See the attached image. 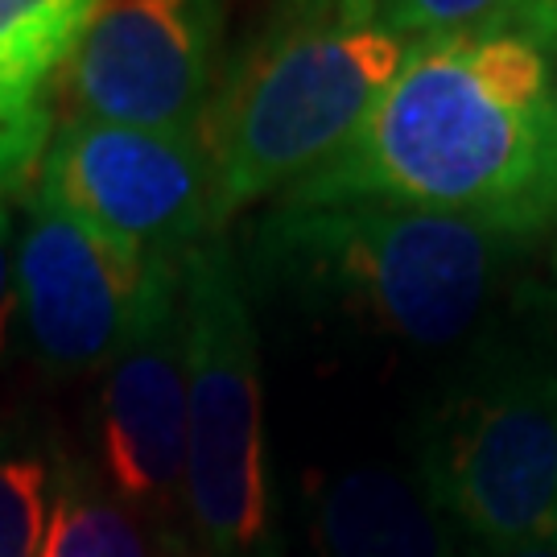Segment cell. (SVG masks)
<instances>
[{"mask_svg": "<svg viewBox=\"0 0 557 557\" xmlns=\"http://www.w3.org/2000/svg\"><path fill=\"white\" fill-rule=\"evenodd\" d=\"M54 479L41 446L0 438V557H41Z\"/></svg>", "mask_w": 557, "mask_h": 557, "instance_id": "cell-13", "label": "cell"}, {"mask_svg": "<svg viewBox=\"0 0 557 557\" xmlns=\"http://www.w3.org/2000/svg\"><path fill=\"white\" fill-rule=\"evenodd\" d=\"M220 50L223 0H103L62 71V120L202 137Z\"/></svg>", "mask_w": 557, "mask_h": 557, "instance_id": "cell-7", "label": "cell"}, {"mask_svg": "<svg viewBox=\"0 0 557 557\" xmlns=\"http://www.w3.org/2000/svg\"><path fill=\"white\" fill-rule=\"evenodd\" d=\"M186 467L182 512L199 557H277L264 462L260 343L244 273L223 236L182 257Z\"/></svg>", "mask_w": 557, "mask_h": 557, "instance_id": "cell-4", "label": "cell"}, {"mask_svg": "<svg viewBox=\"0 0 557 557\" xmlns=\"http://www.w3.org/2000/svg\"><path fill=\"white\" fill-rule=\"evenodd\" d=\"M425 492L492 549L557 537V368L512 359L442 409Z\"/></svg>", "mask_w": 557, "mask_h": 557, "instance_id": "cell-5", "label": "cell"}, {"mask_svg": "<svg viewBox=\"0 0 557 557\" xmlns=\"http://www.w3.org/2000/svg\"><path fill=\"white\" fill-rule=\"evenodd\" d=\"M41 557H153L140 520L83 462L62 458Z\"/></svg>", "mask_w": 557, "mask_h": 557, "instance_id": "cell-12", "label": "cell"}, {"mask_svg": "<svg viewBox=\"0 0 557 557\" xmlns=\"http://www.w3.org/2000/svg\"><path fill=\"white\" fill-rule=\"evenodd\" d=\"M100 455L108 492L137 520L165 524L182 508L186 310L178 257L145 260L137 310L103 376Z\"/></svg>", "mask_w": 557, "mask_h": 557, "instance_id": "cell-8", "label": "cell"}, {"mask_svg": "<svg viewBox=\"0 0 557 557\" xmlns=\"http://www.w3.org/2000/svg\"><path fill=\"white\" fill-rule=\"evenodd\" d=\"M409 41L376 0H273L202 120L223 215L335 158L397 79Z\"/></svg>", "mask_w": 557, "mask_h": 557, "instance_id": "cell-2", "label": "cell"}, {"mask_svg": "<svg viewBox=\"0 0 557 557\" xmlns=\"http://www.w3.org/2000/svg\"><path fill=\"white\" fill-rule=\"evenodd\" d=\"M103 0H0V207L25 202L54 140L59 83Z\"/></svg>", "mask_w": 557, "mask_h": 557, "instance_id": "cell-10", "label": "cell"}, {"mask_svg": "<svg viewBox=\"0 0 557 557\" xmlns=\"http://www.w3.org/2000/svg\"><path fill=\"white\" fill-rule=\"evenodd\" d=\"M285 199H380L504 236L557 227V38L479 25L409 41L356 137Z\"/></svg>", "mask_w": 557, "mask_h": 557, "instance_id": "cell-1", "label": "cell"}, {"mask_svg": "<svg viewBox=\"0 0 557 557\" xmlns=\"http://www.w3.org/2000/svg\"><path fill=\"white\" fill-rule=\"evenodd\" d=\"M38 186L137 260H182L227 223L215 161L195 133L59 120Z\"/></svg>", "mask_w": 557, "mask_h": 557, "instance_id": "cell-6", "label": "cell"}, {"mask_svg": "<svg viewBox=\"0 0 557 557\" xmlns=\"http://www.w3.org/2000/svg\"><path fill=\"white\" fill-rule=\"evenodd\" d=\"M517 236L380 199H285L257 236L269 277L413 347H450L496 298Z\"/></svg>", "mask_w": 557, "mask_h": 557, "instance_id": "cell-3", "label": "cell"}, {"mask_svg": "<svg viewBox=\"0 0 557 557\" xmlns=\"http://www.w3.org/2000/svg\"><path fill=\"white\" fill-rule=\"evenodd\" d=\"M376 9L405 38L479 25H524L557 38V0H376Z\"/></svg>", "mask_w": 557, "mask_h": 557, "instance_id": "cell-14", "label": "cell"}, {"mask_svg": "<svg viewBox=\"0 0 557 557\" xmlns=\"http://www.w3.org/2000/svg\"><path fill=\"white\" fill-rule=\"evenodd\" d=\"M13 273L29 343L50 372H91L116 356L137 310L145 260L112 248L34 186Z\"/></svg>", "mask_w": 557, "mask_h": 557, "instance_id": "cell-9", "label": "cell"}, {"mask_svg": "<svg viewBox=\"0 0 557 557\" xmlns=\"http://www.w3.org/2000/svg\"><path fill=\"white\" fill-rule=\"evenodd\" d=\"M322 557H446L438 504L388 471H347L319 492Z\"/></svg>", "mask_w": 557, "mask_h": 557, "instance_id": "cell-11", "label": "cell"}, {"mask_svg": "<svg viewBox=\"0 0 557 557\" xmlns=\"http://www.w3.org/2000/svg\"><path fill=\"white\" fill-rule=\"evenodd\" d=\"M9 207H0V356L9 347V326H13V310H17V273H13V257H9Z\"/></svg>", "mask_w": 557, "mask_h": 557, "instance_id": "cell-15", "label": "cell"}, {"mask_svg": "<svg viewBox=\"0 0 557 557\" xmlns=\"http://www.w3.org/2000/svg\"><path fill=\"white\" fill-rule=\"evenodd\" d=\"M487 557H557V537L529 541V545H508V549H492Z\"/></svg>", "mask_w": 557, "mask_h": 557, "instance_id": "cell-16", "label": "cell"}]
</instances>
